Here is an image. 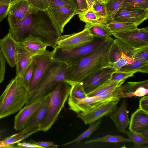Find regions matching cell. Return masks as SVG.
<instances>
[{"mask_svg": "<svg viewBox=\"0 0 148 148\" xmlns=\"http://www.w3.org/2000/svg\"><path fill=\"white\" fill-rule=\"evenodd\" d=\"M79 11H82L88 8L86 0H76Z\"/></svg>", "mask_w": 148, "mask_h": 148, "instance_id": "50", "label": "cell"}, {"mask_svg": "<svg viewBox=\"0 0 148 148\" xmlns=\"http://www.w3.org/2000/svg\"><path fill=\"white\" fill-rule=\"evenodd\" d=\"M99 1L100 2H104L103 0H99Z\"/></svg>", "mask_w": 148, "mask_h": 148, "instance_id": "52", "label": "cell"}, {"mask_svg": "<svg viewBox=\"0 0 148 148\" xmlns=\"http://www.w3.org/2000/svg\"><path fill=\"white\" fill-rule=\"evenodd\" d=\"M56 49L55 47L52 51H48L43 54L34 57L35 64L33 76L28 88L29 94L34 90L44 75L53 59Z\"/></svg>", "mask_w": 148, "mask_h": 148, "instance_id": "10", "label": "cell"}, {"mask_svg": "<svg viewBox=\"0 0 148 148\" xmlns=\"http://www.w3.org/2000/svg\"><path fill=\"white\" fill-rule=\"evenodd\" d=\"M36 14L44 12L49 7V0H27Z\"/></svg>", "mask_w": 148, "mask_h": 148, "instance_id": "37", "label": "cell"}, {"mask_svg": "<svg viewBox=\"0 0 148 148\" xmlns=\"http://www.w3.org/2000/svg\"><path fill=\"white\" fill-rule=\"evenodd\" d=\"M35 64L34 57L23 77L24 83L28 89L33 76Z\"/></svg>", "mask_w": 148, "mask_h": 148, "instance_id": "42", "label": "cell"}, {"mask_svg": "<svg viewBox=\"0 0 148 148\" xmlns=\"http://www.w3.org/2000/svg\"><path fill=\"white\" fill-rule=\"evenodd\" d=\"M16 146L17 148H44L43 147L37 145L36 143H34L25 142L18 143Z\"/></svg>", "mask_w": 148, "mask_h": 148, "instance_id": "48", "label": "cell"}, {"mask_svg": "<svg viewBox=\"0 0 148 148\" xmlns=\"http://www.w3.org/2000/svg\"><path fill=\"white\" fill-rule=\"evenodd\" d=\"M132 7L148 9V0H124L121 8Z\"/></svg>", "mask_w": 148, "mask_h": 148, "instance_id": "39", "label": "cell"}, {"mask_svg": "<svg viewBox=\"0 0 148 148\" xmlns=\"http://www.w3.org/2000/svg\"><path fill=\"white\" fill-rule=\"evenodd\" d=\"M49 97L47 94V97L44 102L26 126L34 125H41L42 120L46 113L49 104Z\"/></svg>", "mask_w": 148, "mask_h": 148, "instance_id": "29", "label": "cell"}, {"mask_svg": "<svg viewBox=\"0 0 148 148\" xmlns=\"http://www.w3.org/2000/svg\"><path fill=\"white\" fill-rule=\"evenodd\" d=\"M93 0V1H94L95 2V1H98V0H99H99Z\"/></svg>", "mask_w": 148, "mask_h": 148, "instance_id": "53", "label": "cell"}, {"mask_svg": "<svg viewBox=\"0 0 148 148\" xmlns=\"http://www.w3.org/2000/svg\"><path fill=\"white\" fill-rule=\"evenodd\" d=\"M8 14L18 19H22L29 14H36L27 0L12 1Z\"/></svg>", "mask_w": 148, "mask_h": 148, "instance_id": "22", "label": "cell"}, {"mask_svg": "<svg viewBox=\"0 0 148 148\" xmlns=\"http://www.w3.org/2000/svg\"><path fill=\"white\" fill-rule=\"evenodd\" d=\"M123 85L122 98L142 97L148 94V80L138 82H127Z\"/></svg>", "mask_w": 148, "mask_h": 148, "instance_id": "20", "label": "cell"}, {"mask_svg": "<svg viewBox=\"0 0 148 148\" xmlns=\"http://www.w3.org/2000/svg\"><path fill=\"white\" fill-rule=\"evenodd\" d=\"M28 94L23 78L16 75L0 95V119L20 111L25 104Z\"/></svg>", "mask_w": 148, "mask_h": 148, "instance_id": "2", "label": "cell"}, {"mask_svg": "<svg viewBox=\"0 0 148 148\" xmlns=\"http://www.w3.org/2000/svg\"><path fill=\"white\" fill-rule=\"evenodd\" d=\"M119 71L147 73H148V61L134 59L132 63L123 66Z\"/></svg>", "mask_w": 148, "mask_h": 148, "instance_id": "25", "label": "cell"}, {"mask_svg": "<svg viewBox=\"0 0 148 148\" xmlns=\"http://www.w3.org/2000/svg\"><path fill=\"white\" fill-rule=\"evenodd\" d=\"M12 0H0V23L8 15Z\"/></svg>", "mask_w": 148, "mask_h": 148, "instance_id": "43", "label": "cell"}, {"mask_svg": "<svg viewBox=\"0 0 148 148\" xmlns=\"http://www.w3.org/2000/svg\"><path fill=\"white\" fill-rule=\"evenodd\" d=\"M139 108L148 113V96H143L139 100Z\"/></svg>", "mask_w": 148, "mask_h": 148, "instance_id": "47", "label": "cell"}, {"mask_svg": "<svg viewBox=\"0 0 148 148\" xmlns=\"http://www.w3.org/2000/svg\"><path fill=\"white\" fill-rule=\"evenodd\" d=\"M34 57L43 54L47 52L48 47H51L49 43L40 38L32 35H29L20 42Z\"/></svg>", "mask_w": 148, "mask_h": 148, "instance_id": "16", "label": "cell"}, {"mask_svg": "<svg viewBox=\"0 0 148 148\" xmlns=\"http://www.w3.org/2000/svg\"><path fill=\"white\" fill-rule=\"evenodd\" d=\"M138 133L148 138V130H143Z\"/></svg>", "mask_w": 148, "mask_h": 148, "instance_id": "51", "label": "cell"}, {"mask_svg": "<svg viewBox=\"0 0 148 148\" xmlns=\"http://www.w3.org/2000/svg\"><path fill=\"white\" fill-rule=\"evenodd\" d=\"M41 125H31L26 126L19 132L7 137L0 141L2 145H13L17 143L32 134L40 131Z\"/></svg>", "mask_w": 148, "mask_h": 148, "instance_id": "23", "label": "cell"}, {"mask_svg": "<svg viewBox=\"0 0 148 148\" xmlns=\"http://www.w3.org/2000/svg\"><path fill=\"white\" fill-rule=\"evenodd\" d=\"M94 37V39L91 41L72 49H57L56 47L53 59L68 65L74 63L96 50L107 38Z\"/></svg>", "mask_w": 148, "mask_h": 148, "instance_id": "5", "label": "cell"}, {"mask_svg": "<svg viewBox=\"0 0 148 148\" xmlns=\"http://www.w3.org/2000/svg\"><path fill=\"white\" fill-rule=\"evenodd\" d=\"M17 42L9 33L0 39V48L5 59L12 67L16 66Z\"/></svg>", "mask_w": 148, "mask_h": 148, "instance_id": "17", "label": "cell"}, {"mask_svg": "<svg viewBox=\"0 0 148 148\" xmlns=\"http://www.w3.org/2000/svg\"><path fill=\"white\" fill-rule=\"evenodd\" d=\"M77 14L78 15L80 20L85 23L86 24L103 23L97 15L96 12L92 8L79 11Z\"/></svg>", "mask_w": 148, "mask_h": 148, "instance_id": "27", "label": "cell"}, {"mask_svg": "<svg viewBox=\"0 0 148 148\" xmlns=\"http://www.w3.org/2000/svg\"><path fill=\"white\" fill-rule=\"evenodd\" d=\"M130 63V62L127 59L125 58H121L110 66L114 68L116 71H119L123 66L127 64Z\"/></svg>", "mask_w": 148, "mask_h": 148, "instance_id": "45", "label": "cell"}, {"mask_svg": "<svg viewBox=\"0 0 148 148\" xmlns=\"http://www.w3.org/2000/svg\"><path fill=\"white\" fill-rule=\"evenodd\" d=\"M85 26L87 28L90 34L93 36L108 38L112 37V36L105 24L99 23L86 24Z\"/></svg>", "mask_w": 148, "mask_h": 148, "instance_id": "26", "label": "cell"}, {"mask_svg": "<svg viewBox=\"0 0 148 148\" xmlns=\"http://www.w3.org/2000/svg\"><path fill=\"white\" fill-rule=\"evenodd\" d=\"M129 125V131L136 133L148 130V113L139 108L131 115Z\"/></svg>", "mask_w": 148, "mask_h": 148, "instance_id": "21", "label": "cell"}, {"mask_svg": "<svg viewBox=\"0 0 148 148\" xmlns=\"http://www.w3.org/2000/svg\"><path fill=\"white\" fill-rule=\"evenodd\" d=\"M121 58L119 46L114 40V42L110 48L108 54L109 66Z\"/></svg>", "mask_w": 148, "mask_h": 148, "instance_id": "40", "label": "cell"}, {"mask_svg": "<svg viewBox=\"0 0 148 148\" xmlns=\"http://www.w3.org/2000/svg\"><path fill=\"white\" fill-rule=\"evenodd\" d=\"M33 14H29L22 19H18L8 14L10 27L8 33L17 42H21L27 36L33 35L34 25Z\"/></svg>", "mask_w": 148, "mask_h": 148, "instance_id": "6", "label": "cell"}, {"mask_svg": "<svg viewBox=\"0 0 148 148\" xmlns=\"http://www.w3.org/2000/svg\"><path fill=\"white\" fill-rule=\"evenodd\" d=\"M124 0H107L105 2L108 23L111 22L113 18L121 8Z\"/></svg>", "mask_w": 148, "mask_h": 148, "instance_id": "31", "label": "cell"}, {"mask_svg": "<svg viewBox=\"0 0 148 148\" xmlns=\"http://www.w3.org/2000/svg\"><path fill=\"white\" fill-rule=\"evenodd\" d=\"M118 101H109L101 104L88 112L77 114V117L84 124H90L101 118L109 115L117 108Z\"/></svg>", "mask_w": 148, "mask_h": 148, "instance_id": "11", "label": "cell"}, {"mask_svg": "<svg viewBox=\"0 0 148 148\" xmlns=\"http://www.w3.org/2000/svg\"><path fill=\"white\" fill-rule=\"evenodd\" d=\"M132 141L127 138L120 136L112 135L108 134L103 137L89 140L86 141L85 144L99 142L118 143L130 142Z\"/></svg>", "mask_w": 148, "mask_h": 148, "instance_id": "32", "label": "cell"}, {"mask_svg": "<svg viewBox=\"0 0 148 148\" xmlns=\"http://www.w3.org/2000/svg\"><path fill=\"white\" fill-rule=\"evenodd\" d=\"M110 32H114L131 30L137 28L138 25L131 22H110L106 24Z\"/></svg>", "mask_w": 148, "mask_h": 148, "instance_id": "30", "label": "cell"}, {"mask_svg": "<svg viewBox=\"0 0 148 148\" xmlns=\"http://www.w3.org/2000/svg\"><path fill=\"white\" fill-rule=\"evenodd\" d=\"M79 11L75 9L64 7H49L45 12L58 35L63 32L65 25Z\"/></svg>", "mask_w": 148, "mask_h": 148, "instance_id": "7", "label": "cell"}, {"mask_svg": "<svg viewBox=\"0 0 148 148\" xmlns=\"http://www.w3.org/2000/svg\"><path fill=\"white\" fill-rule=\"evenodd\" d=\"M134 59L148 61V47L137 53L134 56Z\"/></svg>", "mask_w": 148, "mask_h": 148, "instance_id": "46", "label": "cell"}, {"mask_svg": "<svg viewBox=\"0 0 148 148\" xmlns=\"http://www.w3.org/2000/svg\"><path fill=\"white\" fill-rule=\"evenodd\" d=\"M47 94L29 104L25 106L20 110L14 117V128L16 130L20 131L27 126L44 102Z\"/></svg>", "mask_w": 148, "mask_h": 148, "instance_id": "12", "label": "cell"}, {"mask_svg": "<svg viewBox=\"0 0 148 148\" xmlns=\"http://www.w3.org/2000/svg\"><path fill=\"white\" fill-rule=\"evenodd\" d=\"M53 6L65 7L80 11L76 0H49V7Z\"/></svg>", "mask_w": 148, "mask_h": 148, "instance_id": "36", "label": "cell"}, {"mask_svg": "<svg viewBox=\"0 0 148 148\" xmlns=\"http://www.w3.org/2000/svg\"><path fill=\"white\" fill-rule=\"evenodd\" d=\"M101 123V120L100 119L96 122L90 124L89 128L78 137L73 140L65 143L62 146H66L74 143L78 142L86 138L89 137L90 135L98 128Z\"/></svg>", "mask_w": 148, "mask_h": 148, "instance_id": "33", "label": "cell"}, {"mask_svg": "<svg viewBox=\"0 0 148 148\" xmlns=\"http://www.w3.org/2000/svg\"><path fill=\"white\" fill-rule=\"evenodd\" d=\"M96 12L103 23H108L105 3L104 2H100L98 0L95 2L92 8Z\"/></svg>", "mask_w": 148, "mask_h": 148, "instance_id": "35", "label": "cell"}, {"mask_svg": "<svg viewBox=\"0 0 148 148\" xmlns=\"http://www.w3.org/2000/svg\"><path fill=\"white\" fill-rule=\"evenodd\" d=\"M71 86L61 82L54 86L47 93L49 101L46 113L41 125L40 131L50 129L57 120L60 113L68 100Z\"/></svg>", "mask_w": 148, "mask_h": 148, "instance_id": "4", "label": "cell"}, {"mask_svg": "<svg viewBox=\"0 0 148 148\" xmlns=\"http://www.w3.org/2000/svg\"><path fill=\"white\" fill-rule=\"evenodd\" d=\"M116 71L114 68L108 66L102 68L87 77L81 82L86 94H88L109 80L112 74Z\"/></svg>", "mask_w": 148, "mask_h": 148, "instance_id": "13", "label": "cell"}, {"mask_svg": "<svg viewBox=\"0 0 148 148\" xmlns=\"http://www.w3.org/2000/svg\"><path fill=\"white\" fill-rule=\"evenodd\" d=\"M127 106L126 101L123 100L119 107L109 115L116 129L124 134H125L126 129L130 123Z\"/></svg>", "mask_w": 148, "mask_h": 148, "instance_id": "19", "label": "cell"}, {"mask_svg": "<svg viewBox=\"0 0 148 148\" xmlns=\"http://www.w3.org/2000/svg\"><path fill=\"white\" fill-rule=\"evenodd\" d=\"M69 66L53 58L36 87L28 94L25 106L44 97L58 83L65 82Z\"/></svg>", "mask_w": 148, "mask_h": 148, "instance_id": "3", "label": "cell"}, {"mask_svg": "<svg viewBox=\"0 0 148 148\" xmlns=\"http://www.w3.org/2000/svg\"><path fill=\"white\" fill-rule=\"evenodd\" d=\"M125 81L124 80L111 82L108 80L87 94V96L89 97H94L99 95L122 85Z\"/></svg>", "mask_w": 148, "mask_h": 148, "instance_id": "28", "label": "cell"}, {"mask_svg": "<svg viewBox=\"0 0 148 148\" xmlns=\"http://www.w3.org/2000/svg\"><path fill=\"white\" fill-rule=\"evenodd\" d=\"M114 40L119 46L122 58H125L127 59L130 63L133 61L134 56L137 53L147 47L138 48H135L127 45L117 39L116 38Z\"/></svg>", "mask_w": 148, "mask_h": 148, "instance_id": "24", "label": "cell"}, {"mask_svg": "<svg viewBox=\"0 0 148 148\" xmlns=\"http://www.w3.org/2000/svg\"><path fill=\"white\" fill-rule=\"evenodd\" d=\"M148 17V9L132 7L122 8L118 10L111 22L133 23L138 26L146 20Z\"/></svg>", "mask_w": 148, "mask_h": 148, "instance_id": "14", "label": "cell"}, {"mask_svg": "<svg viewBox=\"0 0 148 148\" xmlns=\"http://www.w3.org/2000/svg\"><path fill=\"white\" fill-rule=\"evenodd\" d=\"M36 143L38 145L43 147L44 148L49 147H57L58 145L54 144L53 143L52 141H39L36 142Z\"/></svg>", "mask_w": 148, "mask_h": 148, "instance_id": "49", "label": "cell"}, {"mask_svg": "<svg viewBox=\"0 0 148 148\" xmlns=\"http://www.w3.org/2000/svg\"><path fill=\"white\" fill-rule=\"evenodd\" d=\"M5 72V62L0 48V84L4 79Z\"/></svg>", "mask_w": 148, "mask_h": 148, "instance_id": "44", "label": "cell"}, {"mask_svg": "<svg viewBox=\"0 0 148 148\" xmlns=\"http://www.w3.org/2000/svg\"><path fill=\"white\" fill-rule=\"evenodd\" d=\"M94 38L87 28L84 26V29L80 32L58 36L55 42V47L72 49L85 45L92 41Z\"/></svg>", "mask_w": 148, "mask_h": 148, "instance_id": "9", "label": "cell"}, {"mask_svg": "<svg viewBox=\"0 0 148 148\" xmlns=\"http://www.w3.org/2000/svg\"><path fill=\"white\" fill-rule=\"evenodd\" d=\"M125 134L133 143L135 147H141L148 143V138L138 133L126 130Z\"/></svg>", "mask_w": 148, "mask_h": 148, "instance_id": "34", "label": "cell"}, {"mask_svg": "<svg viewBox=\"0 0 148 148\" xmlns=\"http://www.w3.org/2000/svg\"><path fill=\"white\" fill-rule=\"evenodd\" d=\"M134 72H127L116 71L111 75L109 80L111 82L125 80L127 78L134 76Z\"/></svg>", "mask_w": 148, "mask_h": 148, "instance_id": "41", "label": "cell"}, {"mask_svg": "<svg viewBox=\"0 0 148 148\" xmlns=\"http://www.w3.org/2000/svg\"><path fill=\"white\" fill-rule=\"evenodd\" d=\"M34 57L20 42H17L16 53V75L23 77Z\"/></svg>", "mask_w": 148, "mask_h": 148, "instance_id": "18", "label": "cell"}, {"mask_svg": "<svg viewBox=\"0 0 148 148\" xmlns=\"http://www.w3.org/2000/svg\"><path fill=\"white\" fill-rule=\"evenodd\" d=\"M114 42L112 37L107 38L95 51L69 65L65 82H81L95 72L109 66L108 54Z\"/></svg>", "mask_w": 148, "mask_h": 148, "instance_id": "1", "label": "cell"}, {"mask_svg": "<svg viewBox=\"0 0 148 148\" xmlns=\"http://www.w3.org/2000/svg\"><path fill=\"white\" fill-rule=\"evenodd\" d=\"M69 84L71 86L70 95L77 98L87 97L81 82L72 83Z\"/></svg>", "mask_w": 148, "mask_h": 148, "instance_id": "38", "label": "cell"}, {"mask_svg": "<svg viewBox=\"0 0 148 148\" xmlns=\"http://www.w3.org/2000/svg\"><path fill=\"white\" fill-rule=\"evenodd\" d=\"M107 0H103L104 2H105Z\"/></svg>", "mask_w": 148, "mask_h": 148, "instance_id": "54", "label": "cell"}, {"mask_svg": "<svg viewBox=\"0 0 148 148\" xmlns=\"http://www.w3.org/2000/svg\"><path fill=\"white\" fill-rule=\"evenodd\" d=\"M12 1L13 0H12Z\"/></svg>", "mask_w": 148, "mask_h": 148, "instance_id": "55", "label": "cell"}, {"mask_svg": "<svg viewBox=\"0 0 148 148\" xmlns=\"http://www.w3.org/2000/svg\"><path fill=\"white\" fill-rule=\"evenodd\" d=\"M68 100L69 109L77 114L86 112L102 104L96 101L93 97L77 98L69 95Z\"/></svg>", "mask_w": 148, "mask_h": 148, "instance_id": "15", "label": "cell"}, {"mask_svg": "<svg viewBox=\"0 0 148 148\" xmlns=\"http://www.w3.org/2000/svg\"><path fill=\"white\" fill-rule=\"evenodd\" d=\"M111 33L116 39L133 47L138 48L148 46L147 27Z\"/></svg>", "mask_w": 148, "mask_h": 148, "instance_id": "8", "label": "cell"}]
</instances>
